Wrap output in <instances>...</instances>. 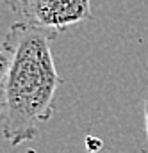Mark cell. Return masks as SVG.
Wrapping results in <instances>:
<instances>
[{
  "label": "cell",
  "instance_id": "obj_1",
  "mask_svg": "<svg viewBox=\"0 0 148 153\" xmlns=\"http://www.w3.org/2000/svg\"><path fill=\"white\" fill-rule=\"evenodd\" d=\"M54 36L27 22L7 29L2 50L11 55V66L0 103V134L13 146L34 141L43 123L55 111V94L63 76L52 53Z\"/></svg>",
  "mask_w": 148,
  "mask_h": 153
},
{
  "label": "cell",
  "instance_id": "obj_2",
  "mask_svg": "<svg viewBox=\"0 0 148 153\" xmlns=\"http://www.w3.org/2000/svg\"><path fill=\"white\" fill-rule=\"evenodd\" d=\"M93 0H22L20 14L27 23L54 38L66 29L89 22Z\"/></svg>",
  "mask_w": 148,
  "mask_h": 153
},
{
  "label": "cell",
  "instance_id": "obj_5",
  "mask_svg": "<svg viewBox=\"0 0 148 153\" xmlns=\"http://www.w3.org/2000/svg\"><path fill=\"white\" fill-rule=\"evenodd\" d=\"M4 4L13 11V13H20V5H22V0H4Z\"/></svg>",
  "mask_w": 148,
  "mask_h": 153
},
{
  "label": "cell",
  "instance_id": "obj_4",
  "mask_svg": "<svg viewBox=\"0 0 148 153\" xmlns=\"http://www.w3.org/2000/svg\"><path fill=\"white\" fill-rule=\"evenodd\" d=\"M143 114H145V143L141 144V153H148V94L143 102Z\"/></svg>",
  "mask_w": 148,
  "mask_h": 153
},
{
  "label": "cell",
  "instance_id": "obj_3",
  "mask_svg": "<svg viewBox=\"0 0 148 153\" xmlns=\"http://www.w3.org/2000/svg\"><path fill=\"white\" fill-rule=\"evenodd\" d=\"M9 66H11V55L5 50H0V103L4 98V87H5V80L9 73Z\"/></svg>",
  "mask_w": 148,
  "mask_h": 153
}]
</instances>
